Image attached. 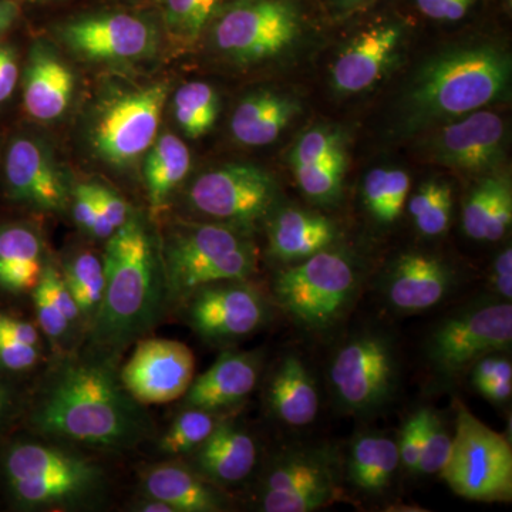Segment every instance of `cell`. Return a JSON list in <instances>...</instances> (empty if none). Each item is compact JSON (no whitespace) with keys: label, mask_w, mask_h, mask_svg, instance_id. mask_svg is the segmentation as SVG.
<instances>
[{"label":"cell","mask_w":512,"mask_h":512,"mask_svg":"<svg viewBox=\"0 0 512 512\" xmlns=\"http://www.w3.org/2000/svg\"><path fill=\"white\" fill-rule=\"evenodd\" d=\"M170 301L185 299L205 285L247 281L256 252L241 232L227 224H197L171 232L163 249Z\"/></svg>","instance_id":"obj_5"},{"label":"cell","mask_w":512,"mask_h":512,"mask_svg":"<svg viewBox=\"0 0 512 512\" xmlns=\"http://www.w3.org/2000/svg\"><path fill=\"white\" fill-rule=\"evenodd\" d=\"M443 187L444 183H439V181H429V183L421 185L409 201V212L413 221L419 220L421 215L429 210L431 204L439 197Z\"/></svg>","instance_id":"obj_51"},{"label":"cell","mask_w":512,"mask_h":512,"mask_svg":"<svg viewBox=\"0 0 512 512\" xmlns=\"http://www.w3.org/2000/svg\"><path fill=\"white\" fill-rule=\"evenodd\" d=\"M167 97L168 84L156 83L107 103L93 130L97 154L114 167H126L146 154L156 141Z\"/></svg>","instance_id":"obj_12"},{"label":"cell","mask_w":512,"mask_h":512,"mask_svg":"<svg viewBox=\"0 0 512 512\" xmlns=\"http://www.w3.org/2000/svg\"><path fill=\"white\" fill-rule=\"evenodd\" d=\"M60 272L79 308L83 325L89 330L99 312L106 286L103 259L93 252H79L64 264Z\"/></svg>","instance_id":"obj_32"},{"label":"cell","mask_w":512,"mask_h":512,"mask_svg":"<svg viewBox=\"0 0 512 512\" xmlns=\"http://www.w3.org/2000/svg\"><path fill=\"white\" fill-rule=\"evenodd\" d=\"M276 183L272 175L249 164H229L207 171L190 188L192 208L235 225L261 220L274 205Z\"/></svg>","instance_id":"obj_13"},{"label":"cell","mask_w":512,"mask_h":512,"mask_svg":"<svg viewBox=\"0 0 512 512\" xmlns=\"http://www.w3.org/2000/svg\"><path fill=\"white\" fill-rule=\"evenodd\" d=\"M505 124L493 111L477 110L448 121L430 141L437 164L464 171H485L504 156Z\"/></svg>","instance_id":"obj_16"},{"label":"cell","mask_w":512,"mask_h":512,"mask_svg":"<svg viewBox=\"0 0 512 512\" xmlns=\"http://www.w3.org/2000/svg\"><path fill=\"white\" fill-rule=\"evenodd\" d=\"M227 0H167L165 22L175 36L195 40Z\"/></svg>","instance_id":"obj_39"},{"label":"cell","mask_w":512,"mask_h":512,"mask_svg":"<svg viewBox=\"0 0 512 512\" xmlns=\"http://www.w3.org/2000/svg\"><path fill=\"white\" fill-rule=\"evenodd\" d=\"M73 211L77 224L93 237L109 239L116 232L94 200L89 184H80L74 191Z\"/></svg>","instance_id":"obj_43"},{"label":"cell","mask_w":512,"mask_h":512,"mask_svg":"<svg viewBox=\"0 0 512 512\" xmlns=\"http://www.w3.org/2000/svg\"><path fill=\"white\" fill-rule=\"evenodd\" d=\"M512 222V191L507 178L498 177L487 222H485L484 241H498L504 237Z\"/></svg>","instance_id":"obj_44"},{"label":"cell","mask_w":512,"mask_h":512,"mask_svg":"<svg viewBox=\"0 0 512 512\" xmlns=\"http://www.w3.org/2000/svg\"><path fill=\"white\" fill-rule=\"evenodd\" d=\"M298 113L299 103L292 97L261 90L238 104L232 114L231 133L244 146H268L281 136Z\"/></svg>","instance_id":"obj_27"},{"label":"cell","mask_w":512,"mask_h":512,"mask_svg":"<svg viewBox=\"0 0 512 512\" xmlns=\"http://www.w3.org/2000/svg\"><path fill=\"white\" fill-rule=\"evenodd\" d=\"M3 471L10 494L28 510L84 507L99 500L107 485L96 461L55 443L15 444L6 453Z\"/></svg>","instance_id":"obj_4"},{"label":"cell","mask_w":512,"mask_h":512,"mask_svg":"<svg viewBox=\"0 0 512 512\" xmlns=\"http://www.w3.org/2000/svg\"><path fill=\"white\" fill-rule=\"evenodd\" d=\"M410 191V177L399 168H375L363 181V202L379 224L390 225L402 214Z\"/></svg>","instance_id":"obj_33"},{"label":"cell","mask_w":512,"mask_h":512,"mask_svg":"<svg viewBox=\"0 0 512 512\" xmlns=\"http://www.w3.org/2000/svg\"><path fill=\"white\" fill-rule=\"evenodd\" d=\"M497 181L498 177L485 178L470 192L466 204H464V231L468 237L477 239V241H484L485 222H487L488 210H490Z\"/></svg>","instance_id":"obj_42"},{"label":"cell","mask_w":512,"mask_h":512,"mask_svg":"<svg viewBox=\"0 0 512 512\" xmlns=\"http://www.w3.org/2000/svg\"><path fill=\"white\" fill-rule=\"evenodd\" d=\"M336 227L323 215L296 208L279 212L269 229V248L278 261L296 264L332 247Z\"/></svg>","instance_id":"obj_26"},{"label":"cell","mask_w":512,"mask_h":512,"mask_svg":"<svg viewBox=\"0 0 512 512\" xmlns=\"http://www.w3.org/2000/svg\"><path fill=\"white\" fill-rule=\"evenodd\" d=\"M37 433L63 441L120 451L147 439L151 421L124 389L116 365L90 353H62L47 372L32 417Z\"/></svg>","instance_id":"obj_1"},{"label":"cell","mask_w":512,"mask_h":512,"mask_svg":"<svg viewBox=\"0 0 512 512\" xmlns=\"http://www.w3.org/2000/svg\"><path fill=\"white\" fill-rule=\"evenodd\" d=\"M191 456V467L210 483L237 485L254 471L258 463V444L247 430L232 421H220Z\"/></svg>","instance_id":"obj_22"},{"label":"cell","mask_w":512,"mask_h":512,"mask_svg":"<svg viewBox=\"0 0 512 512\" xmlns=\"http://www.w3.org/2000/svg\"><path fill=\"white\" fill-rule=\"evenodd\" d=\"M329 379L346 412L359 416L379 412L399 384V360L392 342L382 333L356 335L333 357Z\"/></svg>","instance_id":"obj_10"},{"label":"cell","mask_w":512,"mask_h":512,"mask_svg":"<svg viewBox=\"0 0 512 512\" xmlns=\"http://www.w3.org/2000/svg\"><path fill=\"white\" fill-rule=\"evenodd\" d=\"M106 286L96 319L87 330V353L116 365L124 350L163 319L170 301L163 256L138 218H128L107 239Z\"/></svg>","instance_id":"obj_2"},{"label":"cell","mask_w":512,"mask_h":512,"mask_svg":"<svg viewBox=\"0 0 512 512\" xmlns=\"http://www.w3.org/2000/svg\"><path fill=\"white\" fill-rule=\"evenodd\" d=\"M301 13L292 0H241L214 26L217 49L239 64L281 56L298 42Z\"/></svg>","instance_id":"obj_9"},{"label":"cell","mask_w":512,"mask_h":512,"mask_svg":"<svg viewBox=\"0 0 512 512\" xmlns=\"http://www.w3.org/2000/svg\"><path fill=\"white\" fill-rule=\"evenodd\" d=\"M64 42L90 60H136L150 56L157 35L146 20L126 13L76 20L63 29Z\"/></svg>","instance_id":"obj_17"},{"label":"cell","mask_w":512,"mask_h":512,"mask_svg":"<svg viewBox=\"0 0 512 512\" xmlns=\"http://www.w3.org/2000/svg\"><path fill=\"white\" fill-rule=\"evenodd\" d=\"M32 295L40 332L59 355L69 353L67 346L72 342L74 332L83 325V320L62 272L55 265L46 264Z\"/></svg>","instance_id":"obj_28"},{"label":"cell","mask_w":512,"mask_h":512,"mask_svg":"<svg viewBox=\"0 0 512 512\" xmlns=\"http://www.w3.org/2000/svg\"><path fill=\"white\" fill-rule=\"evenodd\" d=\"M18 6L12 0H0V36L13 25L18 18Z\"/></svg>","instance_id":"obj_52"},{"label":"cell","mask_w":512,"mask_h":512,"mask_svg":"<svg viewBox=\"0 0 512 512\" xmlns=\"http://www.w3.org/2000/svg\"><path fill=\"white\" fill-rule=\"evenodd\" d=\"M261 373L256 353L225 352L184 394V406L218 413L237 406L254 392Z\"/></svg>","instance_id":"obj_21"},{"label":"cell","mask_w":512,"mask_h":512,"mask_svg":"<svg viewBox=\"0 0 512 512\" xmlns=\"http://www.w3.org/2000/svg\"><path fill=\"white\" fill-rule=\"evenodd\" d=\"M141 488L144 497L163 501L174 512H217L227 507L217 485L184 464L148 467L141 474Z\"/></svg>","instance_id":"obj_23"},{"label":"cell","mask_w":512,"mask_h":512,"mask_svg":"<svg viewBox=\"0 0 512 512\" xmlns=\"http://www.w3.org/2000/svg\"><path fill=\"white\" fill-rule=\"evenodd\" d=\"M185 301L191 328L212 343L247 338L261 329L269 316L262 293L245 281L205 285Z\"/></svg>","instance_id":"obj_14"},{"label":"cell","mask_w":512,"mask_h":512,"mask_svg":"<svg viewBox=\"0 0 512 512\" xmlns=\"http://www.w3.org/2000/svg\"><path fill=\"white\" fill-rule=\"evenodd\" d=\"M291 163L292 167L348 163L345 138L335 128H312L296 141L291 154Z\"/></svg>","instance_id":"obj_37"},{"label":"cell","mask_w":512,"mask_h":512,"mask_svg":"<svg viewBox=\"0 0 512 512\" xmlns=\"http://www.w3.org/2000/svg\"><path fill=\"white\" fill-rule=\"evenodd\" d=\"M348 163L301 165L293 167L303 194L315 204H335L342 194Z\"/></svg>","instance_id":"obj_38"},{"label":"cell","mask_w":512,"mask_h":512,"mask_svg":"<svg viewBox=\"0 0 512 512\" xmlns=\"http://www.w3.org/2000/svg\"><path fill=\"white\" fill-rule=\"evenodd\" d=\"M456 404V431L450 456L441 470L448 487L460 497L481 503H510V441L478 420L463 403Z\"/></svg>","instance_id":"obj_7"},{"label":"cell","mask_w":512,"mask_h":512,"mask_svg":"<svg viewBox=\"0 0 512 512\" xmlns=\"http://www.w3.org/2000/svg\"><path fill=\"white\" fill-rule=\"evenodd\" d=\"M402 42V28L394 23L365 30L350 40L330 70V82L340 94L365 92L382 79Z\"/></svg>","instance_id":"obj_20"},{"label":"cell","mask_w":512,"mask_h":512,"mask_svg":"<svg viewBox=\"0 0 512 512\" xmlns=\"http://www.w3.org/2000/svg\"><path fill=\"white\" fill-rule=\"evenodd\" d=\"M45 265L42 241L33 229L25 225L0 228V288L33 292Z\"/></svg>","instance_id":"obj_30"},{"label":"cell","mask_w":512,"mask_h":512,"mask_svg":"<svg viewBox=\"0 0 512 512\" xmlns=\"http://www.w3.org/2000/svg\"><path fill=\"white\" fill-rule=\"evenodd\" d=\"M451 211H453V192L447 184H444L439 197L419 220L414 221V224L426 237H439L450 227Z\"/></svg>","instance_id":"obj_46"},{"label":"cell","mask_w":512,"mask_h":512,"mask_svg":"<svg viewBox=\"0 0 512 512\" xmlns=\"http://www.w3.org/2000/svg\"><path fill=\"white\" fill-rule=\"evenodd\" d=\"M476 0H416L424 16L441 22H457L467 15Z\"/></svg>","instance_id":"obj_47"},{"label":"cell","mask_w":512,"mask_h":512,"mask_svg":"<svg viewBox=\"0 0 512 512\" xmlns=\"http://www.w3.org/2000/svg\"><path fill=\"white\" fill-rule=\"evenodd\" d=\"M19 79L18 60L9 47H0V103L15 92Z\"/></svg>","instance_id":"obj_50"},{"label":"cell","mask_w":512,"mask_h":512,"mask_svg":"<svg viewBox=\"0 0 512 512\" xmlns=\"http://www.w3.org/2000/svg\"><path fill=\"white\" fill-rule=\"evenodd\" d=\"M72 70L46 50L36 49L30 57L23 86V104L33 119H59L72 101Z\"/></svg>","instance_id":"obj_25"},{"label":"cell","mask_w":512,"mask_h":512,"mask_svg":"<svg viewBox=\"0 0 512 512\" xmlns=\"http://www.w3.org/2000/svg\"><path fill=\"white\" fill-rule=\"evenodd\" d=\"M90 191H92L94 200L100 205L101 211L106 215L107 220L113 225V228L119 229L130 218V211H128V205L120 195L110 190V188L104 187L100 184H89Z\"/></svg>","instance_id":"obj_48"},{"label":"cell","mask_w":512,"mask_h":512,"mask_svg":"<svg viewBox=\"0 0 512 512\" xmlns=\"http://www.w3.org/2000/svg\"><path fill=\"white\" fill-rule=\"evenodd\" d=\"M370 0H336L340 9L352 10L359 8V6L366 5Z\"/></svg>","instance_id":"obj_53"},{"label":"cell","mask_w":512,"mask_h":512,"mask_svg":"<svg viewBox=\"0 0 512 512\" xmlns=\"http://www.w3.org/2000/svg\"><path fill=\"white\" fill-rule=\"evenodd\" d=\"M424 409L417 410L406 423L403 424L402 433L397 440L399 447L400 464L406 470L416 473L419 464L421 444H423Z\"/></svg>","instance_id":"obj_45"},{"label":"cell","mask_w":512,"mask_h":512,"mask_svg":"<svg viewBox=\"0 0 512 512\" xmlns=\"http://www.w3.org/2000/svg\"><path fill=\"white\" fill-rule=\"evenodd\" d=\"M42 336L33 323L0 313V366L26 372L42 357Z\"/></svg>","instance_id":"obj_35"},{"label":"cell","mask_w":512,"mask_h":512,"mask_svg":"<svg viewBox=\"0 0 512 512\" xmlns=\"http://www.w3.org/2000/svg\"><path fill=\"white\" fill-rule=\"evenodd\" d=\"M456 285V275L437 256L407 252L394 261L384 281V296L390 306L403 313L434 308Z\"/></svg>","instance_id":"obj_18"},{"label":"cell","mask_w":512,"mask_h":512,"mask_svg":"<svg viewBox=\"0 0 512 512\" xmlns=\"http://www.w3.org/2000/svg\"><path fill=\"white\" fill-rule=\"evenodd\" d=\"M471 382L477 392L491 403L508 402L512 394L511 360L498 353L484 356L473 366Z\"/></svg>","instance_id":"obj_41"},{"label":"cell","mask_w":512,"mask_h":512,"mask_svg":"<svg viewBox=\"0 0 512 512\" xmlns=\"http://www.w3.org/2000/svg\"><path fill=\"white\" fill-rule=\"evenodd\" d=\"M491 284L494 291L505 302H511L512 299V249L505 248L500 255L495 258L493 271H491Z\"/></svg>","instance_id":"obj_49"},{"label":"cell","mask_w":512,"mask_h":512,"mask_svg":"<svg viewBox=\"0 0 512 512\" xmlns=\"http://www.w3.org/2000/svg\"><path fill=\"white\" fill-rule=\"evenodd\" d=\"M340 495L338 456L326 447H289L272 458L259 485V510L312 512Z\"/></svg>","instance_id":"obj_8"},{"label":"cell","mask_w":512,"mask_h":512,"mask_svg":"<svg viewBox=\"0 0 512 512\" xmlns=\"http://www.w3.org/2000/svg\"><path fill=\"white\" fill-rule=\"evenodd\" d=\"M5 175L10 194L16 200L46 211L59 212L66 208L67 192L62 175L45 148L32 138L18 137L9 144Z\"/></svg>","instance_id":"obj_19"},{"label":"cell","mask_w":512,"mask_h":512,"mask_svg":"<svg viewBox=\"0 0 512 512\" xmlns=\"http://www.w3.org/2000/svg\"><path fill=\"white\" fill-rule=\"evenodd\" d=\"M360 275L345 252L325 249L275 276L274 298L303 329L326 332L338 326L359 292Z\"/></svg>","instance_id":"obj_6"},{"label":"cell","mask_w":512,"mask_h":512,"mask_svg":"<svg viewBox=\"0 0 512 512\" xmlns=\"http://www.w3.org/2000/svg\"><path fill=\"white\" fill-rule=\"evenodd\" d=\"M5 404H6L5 392H3L2 389H0V413H2L3 409H5Z\"/></svg>","instance_id":"obj_54"},{"label":"cell","mask_w":512,"mask_h":512,"mask_svg":"<svg viewBox=\"0 0 512 512\" xmlns=\"http://www.w3.org/2000/svg\"><path fill=\"white\" fill-rule=\"evenodd\" d=\"M511 302L485 303L448 316L427 342V360L437 376L464 375L478 360L511 348Z\"/></svg>","instance_id":"obj_11"},{"label":"cell","mask_w":512,"mask_h":512,"mask_svg":"<svg viewBox=\"0 0 512 512\" xmlns=\"http://www.w3.org/2000/svg\"><path fill=\"white\" fill-rule=\"evenodd\" d=\"M191 154L183 140L174 134H164L154 141L144 165L148 200L160 207L168 195L187 177Z\"/></svg>","instance_id":"obj_31"},{"label":"cell","mask_w":512,"mask_h":512,"mask_svg":"<svg viewBox=\"0 0 512 512\" xmlns=\"http://www.w3.org/2000/svg\"><path fill=\"white\" fill-rule=\"evenodd\" d=\"M266 397L272 414L288 426H308L318 416V387L301 357L289 355L279 363Z\"/></svg>","instance_id":"obj_24"},{"label":"cell","mask_w":512,"mask_h":512,"mask_svg":"<svg viewBox=\"0 0 512 512\" xmlns=\"http://www.w3.org/2000/svg\"><path fill=\"white\" fill-rule=\"evenodd\" d=\"M453 436L448 433L443 417L436 410L424 407L423 444L416 473L420 476L440 474L450 456Z\"/></svg>","instance_id":"obj_40"},{"label":"cell","mask_w":512,"mask_h":512,"mask_svg":"<svg viewBox=\"0 0 512 512\" xmlns=\"http://www.w3.org/2000/svg\"><path fill=\"white\" fill-rule=\"evenodd\" d=\"M400 466L397 440L382 433L357 436L350 446L346 476L360 493L382 494Z\"/></svg>","instance_id":"obj_29"},{"label":"cell","mask_w":512,"mask_h":512,"mask_svg":"<svg viewBox=\"0 0 512 512\" xmlns=\"http://www.w3.org/2000/svg\"><path fill=\"white\" fill-rule=\"evenodd\" d=\"M174 116L185 136L200 138L214 127L220 101L214 87L204 82L184 84L174 96Z\"/></svg>","instance_id":"obj_34"},{"label":"cell","mask_w":512,"mask_h":512,"mask_svg":"<svg viewBox=\"0 0 512 512\" xmlns=\"http://www.w3.org/2000/svg\"><path fill=\"white\" fill-rule=\"evenodd\" d=\"M220 421L217 413L185 407L184 412L161 436L158 441V451L164 456L171 457L191 454L211 436Z\"/></svg>","instance_id":"obj_36"},{"label":"cell","mask_w":512,"mask_h":512,"mask_svg":"<svg viewBox=\"0 0 512 512\" xmlns=\"http://www.w3.org/2000/svg\"><path fill=\"white\" fill-rule=\"evenodd\" d=\"M512 64L494 45L444 50L420 67L404 96V128L421 130L460 119L510 93Z\"/></svg>","instance_id":"obj_3"},{"label":"cell","mask_w":512,"mask_h":512,"mask_svg":"<svg viewBox=\"0 0 512 512\" xmlns=\"http://www.w3.org/2000/svg\"><path fill=\"white\" fill-rule=\"evenodd\" d=\"M195 373V357L184 343L140 339L119 373L124 389L141 406L183 399Z\"/></svg>","instance_id":"obj_15"}]
</instances>
